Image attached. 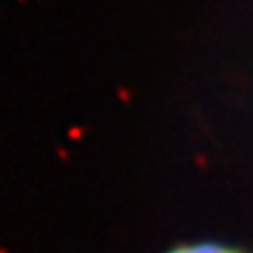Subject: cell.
<instances>
[{
    "mask_svg": "<svg viewBox=\"0 0 253 253\" xmlns=\"http://www.w3.org/2000/svg\"><path fill=\"white\" fill-rule=\"evenodd\" d=\"M165 253H251L241 247H232L226 243H215V241H196V243H181L175 247L167 249Z\"/></svg>",
    "mask_w": 253,
    "mask_h": 253,
    "instance_id": "1",
    "label": "cell"
}]
</instances>
